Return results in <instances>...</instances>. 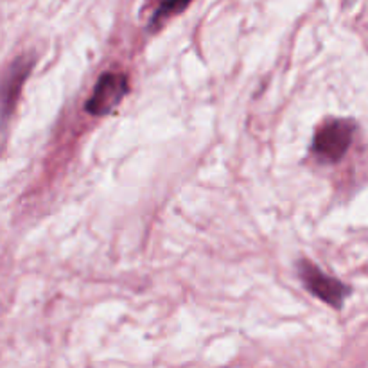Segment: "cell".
Segmentation results:
<instances>
[{
	"label": "cell",
	"instance_id": "1",
	"mask_svg": "<svg viewBox=\"0 0 368 368\" xmlns=\"http://www.w3.org/2000/svg\"><path fill=\"white\" fill-rule=\"evenodd\" d=\"M352 135L354 124L350 121L338 119V121L327 122L314 135V153L327 162H340L343 155L347 153V149L350 148Z\"/></svg>",
	"mask_w": 368,
	"mask_h": 368
},
{
	"label": "cell",
	"instance_id": "2",
	"mask_svg": "<svg viewBox=\"0 0 368 368\" xmlns=\"http://www.w3.org/2000/svg\"><path fill=\"white\" fill-rule=\"evenodd\" d=\"M128 78L124 74H108L101 76V79L95 85V90L92 94L90 101L85 105V110L90 115H108L121 105L122 97L128 94Z\"/></svg>",
	"mask_w": 368,
	"mask_h": 368
},
{
	"label": "cell",
	"instance_id": "3",
	"mask_svg": "<svg viewBox=\"0 0 368 368\" xmlns=\"http://www.w3.org/2000/svg\"><path fill=\"white\" fill-rule=\"evenodd\" d=\"M300 277L306 283L307 290L311 293L316 295L318 298H321L326 304L336 307V309H340L345 297L349 295V287L345 286V284L326 275L320 268L307 263V261H302L300 263Z\"/></svg>",
	"mask_w": 368,
	"mask_h": 368
},
{
	"label": "cell",
	"instance_id": "4",
	"mask_svg": "<svg viewBox=\"0 0 368 368\" xmlns=\"http://www.w3.org/2000/svg\"><path fill=\"white\" fill-rule=\"evenodd\" d=\"M191 4V0H162L160 8L157 9L153 16V22H151V28H157L162 20L169 18V16H174L178 13L184 11L187 6Z\"/></svg>",
	"mask_w": 368,
	"mask_h": 368
}]
</instances>
